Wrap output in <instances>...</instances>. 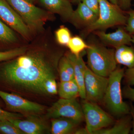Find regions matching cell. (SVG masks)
<instances>
[{"instance_id":"25","label":"cell","mask_w":134,"mask_h":134,"mask_svg":"<svg viewBox=\"0 0 134 134\" xmlns=\"http://www.w3.org/2000/svg\"><path fill=\"white\" fill-rule=\"evenodd\" d=\"M55 37L57 43L62 46H67L72 38L69 30L66 27L62 26L55 32Z\"/></svg>"},{"instance_id":"1","label":"cell","mask_w":134,"mask_h":134,"mask_svg":"<svg viewBox=\"0 0 134 134\" xmlns=\"http://www.w3.org/2000/svg\"><path fill=\"white\" fill-rule=\"evenodd\" d=\"M62 56L50 52L48 46L44 44L27 49L23 54L0 63V90L41 93L42 82L47 77L55 76Z\"/></svg>"},{"instance_id":"9","label":"cell","mask_w":134,"mask_h":134,"mask_svg":"<svg viewBox=\"0 0 134 134\" xmlns=\"http://www.w3.org/2000/svg\"><path fill=\"white\" fill-rule=\"evenodd\" d=\"M0 97L7 108L12 111L27 114H38L44 109L43 105L32 102L14 93L0 90Z\"/></svg>"},{"instance_id":"23","label":"cell","mask_w":134,"mask_h":134,"mask_svg":"<svg viewBox=\"0 0 134 134\" xmlns=\"http://www.w3.org/2000/svg\"><path fill=\"white\" fill-rule=\"evenodd\" d=\"M58 89L55 76L47 77L41 83V93L55 95L58 93Z\"/></svg>"},{"instance_id":"13","label":"cell","mask_w":134,"mask_h":134,"mask_svg":"<svg viewBox=\"0 0 134 134\" xmlns=\"http://www.w3.org/2000/svg\"><path fill=\"white\" fill-rule=\"evenodd\" d=\"M98 16V15L84 3L80 2L74 10L71 23L77 28H83L84 29L93 24Z\"/></svg>"},{"instance_id":"30","label":"cell","mask_w":134,"mask_h":134,"mask_svg":"<svg viewBox=\"0 0 134 134\" xmlns=\"http://www.w3.org/2000/svg\"><path fill=\"white\" fill-rule=\"evenodd\" d=\"M96 14L98 15L99 3L98 0H81V2Z\"/></svg>"},{"instance_id":"33","label":"cell","mask_w":134,"mask_h":134,"mask_svg":"<svg viewBox=\"0 0 134 134\" xmlns=\"http://www.w3.org/2000/svg\"><path fill=\"white\" fill-rule=\"evenodd\" d=\"M130 114L132 117V130H131V133L134 134V107L132 103H130Z\"/></svg>"},{"instance_id":"17","label":"cell","mask_w":134,"mask_h":134,"mask_svg":"<svg viewBox=\"0 0 134 134\" xmlns=\"http://www.w3.org/2000/svg\"><path fill=\"white\" fill-rule=\"evenodd\" d=\"M79 122L65 118L52 119L51 133L53 134H69L75 132Z\"/></svg>"},{"instance_id":"26","label":"cell","mask_w":134,"mask_h":134,"mask_svg":"<svg viewBox=\"0 0 134 134\" xmlns=\"http://www.w3.org/2000/svg\"><path fill=\"white\" fill-rule=\"evenodd\" d=\"M0 133L3 134H25L8 120H0Z\"/></svg>"},{"instance_id":"24","label":"cell","mask_w":134,"mask_h":134,"mask_svg":"<svg viewBox=\"0 0 134 134\" xmlns=\"http://www.w3.org/2000/svg\"><path fill=\"white\" fill-rule=\"evenodd\" d=\"M26 47H21L6 50L0 51V62L12 59L23 54L27 50Z\"/></svg>"},{"instance_id":"22","label":"cell","mask_w":134,"mask_h":134,"mask_svg":"<svg viewBox=\"0 0 134 134\" xmlns=\"http://www.w3.org/2000/svg\"><path fill=\"white\" fill-rule=\"evenodd\" d=\"M18 40L14 31L0 19V41L8 44L15 43Z\"/></svg>"},{"instance_id":"12","label":"cell","mask_w":134,"mask_h":134,"mask_svg":"<svg viewBox=\"0 0 134 134\" xmlns=\"http://www.w3.org/2000/svg\"><path fill=\"white\" fill-rule=\"evenodd\" d=\"M85 52L79 56L71 52L67 53L66 55L71 62L74 71V79L79 90V97L83 99L86 98L85 88V74L87 66L83 59Z\"/></svg>"},{"instance_id":"8","label":"cell","mask_w":134,"mask_h":134,"mask_svg":"<svg viewBox=\"0 0 134 134\" xmlns=\"http://www.w3.org/2000/svg\"><path fill=\"white\" fill-rule=\"evenodd\" d=\"M108 81V77L95 74L87 66L85 74V99L94 103L103 100Z\"/></svg>"},{"instance_id":"15","label":"cell","mask_w":134,"mask_h":134,"mask_svg":"<svg viewBox=\"0 0 134 134\" xmlns=\"http://www.w3.org/2000/svg\"><path fill=\"white\" fill-rule=\"evenodd\" d=\"M8 120L24 134H43L46 129L43 122L32 117L26 119H14Z\"/></svg>"},{"instance_id":"34","label":"cell","mask_w":134,"mask_h":134,"mask_svg":"<svg viewBox=\"0 0 134 134\" xmlns=\"http://www.w3.org/2000/svg\"><path fill=\"white\" fill-rule=\"evenodd\" d=\"M110 2L115 4V5H119V0H108Z\"/></svg>"},{"instance_id":"18","label":"cell","mask_w":134,"mask_h":134,"mask_svg":"<svg viewBox=\"0 0 134 134\" xmlns=\"http://www.w3.org/2000/svg\"><path fill=\"white\" fill-rule=\"evenodd\" d=\"M114 56L117 64L128 68L134 66V48L129 45H123L115 48Z\"/></svg>"},{"instance_id":"29","label":"cell","mask_w":134,"mask_h":134,"mask_svg":"<svg viewBox=\"0 0 134 134\" xmlns=\"http://www.w3.org/2000/svg\"><path fill=\"white\" fill-rule=\"evenodd\" d=\"M123 77L127 85L134 86V66L125 70Z\"/></svg>"},{"instance_id":"5","label":"cell","mask_w":134,"mask_h":134,"mask_svg":"<svg viewBox=\"0 0 134 134\" xmlns=\"http://www.w3.org/2000/svg\"><path fill=\"white\" fill-rule=\"evenodd\" d=\"M20 16L32 32H40L51 15L26 0H6Z\"/></svg>"},{"instance_id":"27","label":"cell","mask_w":134,"mask_h":134,"mask_svg":"<svg viewBox=\"0 0 134 134\" xmlns=\"http://www.w3.org/2000/svg\"><path fill=\"white\" fill-rule=\"evenodd\" d=\"M126 12L128 16L125 29L132 36L134 34V10L130 9Z\"/></svg>"},{"instance_id":"21","label":"cell","mask_w":134,"mask_h":134,"mask_svg":"<svg viewBox=\"0 0 134 134\" xmlns=\"http://www.w3.org/2000/svg\"><path fill=\"white\" fill-rule=\"evenodd\" d=\"M67 46L69 48L70 52L76 56H79L86 50L89 45L81 37L75 36L72 37Z\"/></svg>"},{"instance_id":"31","label":"cell","mask_w":134,"mask_h":134,"mask_svg":"<svg viewBox=\"0 0 134 134\" xmlns=\"http://www.w3.org/2000/svg\"><path fill=\"white\" fill-rule=\"evenodd\" d=\"M122 97L134 101V88L130 85H126L122 90Z\"/></svg>"},{"instance_id":"32","label":"cell","mask_w":134,"mask_h":134,"mask_svg":"<svg viewBox=\"0 0 134 134\" xmlns=\"http://www.w3.org/2000/svg\"><path fill=\"white\" fill-rule=\"evenodd\" d=\"M132 0H119V6L123 10H129Z\"/></svg>"},{"instance_id":"10","label":"cell","mask_w":134,"mask_h":134,"mask_svg":"<svg viewBox=\"0 0 134 134\" xmlns=\"http://www.w3.org/2000/svg\"><path fill=\"white\" fill-rule=\"evenodd\" d=\"M0 19L26 39L32 32L15 10L6 1L0 0Z\"/></svg>"},{"instance_id":"36","label":"cell","mask_w":134,"mask_h":134,"mask_svg":"<svg viewBox=\"0 0 134 134\" xmlns=\"http://www.w3.org/2000/svg\"><path fill=\"white\" fill-rule=\"evenodd\" d=\"M27 1L31 3H32L36 0H26Z\"/></svg>"},{"instance_id":"35","label":"cell","mask_w":134,"mask_h":134,"mask_svg":"<svg viewBox=\"0 0 134 134\" xmlns=\"http://www.w3.org/2000/svg\"><path fill=\"white\" fill-rule=\"evenodd\" d=\"M69 1H70L76 3H79V2H81V0H69Z\"/></svg>"},{"instance_id":"2","label":"cell","mask_w":134,"mask_h":134,"mask_svg":"<svg viewBox=\"0 0 134 134\" xmlns=\"http://www.w3.org/2000/svg\"><path fill=\"white\" fill-rule=\"evenodd\" d=\"M88 45L86 50L88 68L95 74L108 77L117 68L115 50L96 41Z\"/></svg>"},{"instance_id":"7","label":"cell","mask_w":134,"mask_h":134,"mask_svg":"<svg viewBox=\"0 0 134 134\" xmlns=\"http://www.w3.org/2000/svg\"><path fill=\"white\" fill-rule=\"evenodd\" d=\"M46 115L50 119L67 118L79 123L84 120L81 105L76 98L59 99L47 110Z\"/></svg>"},{"instance_id":"28","label":"cell","mask_w":134,"mask_h":134,"mask_svg":"<svg viewBox=\"0 0 134 134\" xmlns=\"http://www.w3.org/2000/svg\"><path fill=\"white\" fill-rule=\"evenodd\" d=\"M23 115L20 113L10 112L0 108V120L10 119H21Z\"/></svg>"},{"instance_id":"19","label":"cell","mask_w":134,"mask_h":134,"mask_svg":"<svg viewBox=\"0 0 134 134\" xmlns=\"http://www.w3.org/2000/svg\"><path fill=\"white\" fill-rule=\"evenodd\" d=\"M58 93L60 98L75 99L79 96V87L74 79L69 81L60 82Z\"/></svg>"},{"instance_id":"37","label":"cell","mask_w":134,"mask_h":134,"mask_svg":"<svg viewBox=\"0 0 134 134\" xmlns=\"http://www.w3.org/2000/svg\"><path fill=\"white\" fill-rule=\"evenodd\" d=\"M132 43L134 44V34L132 36Z\"/></svg>"},{"instance_id":"6","label":"cell","mask_w":134,"mask_h":134,"mask_svg":"<svg viewBox=\"0 0 134 134\" xmlns=\"http://www.w3.org/2000/svg\"><path fill=\"white\" fill-rule=\"evenodd\" d=\"M81 105L87 134H93L113 122L112 117L94 102L83 99Z\"/></svg>"},{"instance_id":"4","label":"cell","mask_w":134,"mask_h":134,"mask_svg":"<svg viewBox=\"0 0 134 134\" xmlns=\"http://www.w3.org/2000/svg\"><path fill=\"white\" fill-rule=\"evenodd\" d=\"M99 11L98 18L93 24L84 29L82 35L86 37L96 31L104 30L115 26H123L126 24L128 16L119 5L107 0H98Z\"/></svg>"},{"instance_id":"38","label":"cell","mask_w":134,"mask_h":134,"mask_svg":"<svg viewBox=\"0 0 134 134\" xmlns=\"http://www.w3.org/2000/svg\"><path fill=\"white\" fill-rule=\"evenodd\" d=\"M3 105V103L2 102L1 100V99H0V107H1Z\"/></svg>"},{"instance_id":"14","label":"cell","mask_w":134,"mask_h":134,"mask_svg":"<svg viewBox=\"0 0 134 134\" xmlns=\"http://www.w3.org/2000/svg\"><path fill=\"white\" fill-rule=\"evenodd\" d=\"M48 11L60 15L63 19L71 22L74 10L69 0H39Z\"/></svg>"},{"instance_id":"11","label":"cell","mask_w":134,"mask_h":134,"mask_svg":"<svg viewBox=\"0 0 134 134\" xmlns=\"http://www.w3.org/2000/svg\"><path fill=\"white\" fill-rule=\"evenodd\" d=\"M122 26H120L115 31L110 33L101 30L93 32L104 44L115 48L123 45H130L132 43V36Z\"/></svg>"},{"instance_id":"20","label":"cell","mask_w":134,"mask_h":134,"mask_svg":"<svg viewBox=\"0 0 134 134\" xmlns=\"http://www.w3.org/2000/svg\"><path fill=\"white\" fill-rule=\"evenodd\" d=\"M60 82L69 81L74 79V71L71 62L65 55L61 58L58 64Z\"/></svg>"},{"instance_id":"3","label":"cell","mask_w":134,"mask_h":134,"mask_svg":"<svg viewBox=\"0 0 134 134\" xmlns=\"http://www.w3.org/2000/svg\"><path fill=\"white\" fill-rule=\"evenodd\" d=\"M124 69L117 68L108 77V83L103 100L108 110L114 115L122 117L130 114V105L122 99L121 82Z\"/></svg>"},{"instance_id":"16","label":"cell","mask_w":134,"mask_h":134,"mask_svg":"<svg viewBox=\"0 0 134 134\" xmlns=\"http://www.w3.org/2000/svg\"><path fill=\"white\" fill-rule=\"evenodd\" d=\"M132 128V117L130 114L121 117L112 127L103 129L93 134H128Z\"/></svg>"}]
</instances>
